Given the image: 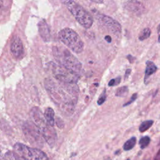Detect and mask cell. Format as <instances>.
Here are the masks:
<instances>
[{
	"mask_svg": "<svg viewBox=\"0 0 160 160\" xmlns=\"http://www.w3.org/2000/svg\"><path fill=\"white\" fill-rule=\"evenodd\" d=\"M46 79L45 87L53 101L62 111L71 114L77 103L79 88L76 83H66Z\"/></svg>",
	"mask_w": 160,
	"mask_h": 160,
	"instance_id": "obj_1",
	"label": "cell"
},
{
	"mask_svg": "<svg viewBox=\"0 0 160 160\" xmlns=\"http://www.w3.org/2000/svg\"><path fill=\"white\" fill-rule=\"evenodd\" d=\"M53 53L58 64L80 75L82 71V65L68 49L62 46H54L53 48Z\"/></svg>",
	"mask_w": 160,
	"mask_h": 160,
	"instance_id": "obj_2",
	"label": "cell"
},
{
	"mask_svg": "<svg viewBox=\"0 0 160 160\" xmlns=\"http://www.w3.org/2000/svg\"><path fill=\"white\" fill-rule=\"evenodd\" d=\"M31 116L34 124L42 134L43 138L50 146H53L57 139L56 132L53 126H50L47 123L45 116L37 107L31 110Z\"/></svg>",
	"mask_w": 160,
	"mask_h": 160,
	"instance_id": "obj_3",
	"label": "cell"
},
{
	"mask_svg": "<svg viewBox=\"0 0 160 160\" xmlns=\"http://www.w3.org/2000/svg\"><path fill=\"white\" fill-rule=\"evenodd\" d=\"M62 2L67 7L80 25L86 29H89L92 26L93 16L83 6L76 3L74 0H62Z\"/></svg>",
	"mask_w": 160,
	"mask_h": 160,
	"instance_id": "obj_4",
	"label": "cell"
},
{
	"mask_svg": "<svg viewBox=\"0 0 160 160\" xmlns=\"http://www.w3.org/2000/svg\"><path fill=\"white\" fill-rule=\"evenodd\" d=\"M58 38L73 52L79 54L84 50V43L79 34L73 30L66 28L60 31Z\"/></svg>",
	"mask_w": 160,
	"mask_h": 160,
	"instance_id": "obj_5",
	"label": "cell"
},
{
	"mask_svg": "<svg viewBox=\"0 0 160 160\" xmlns=\"http://www.w3.org/2000/svg\"><path fill=\"white\" fill-rule=\"evenodd\" d=\"M52 64V72L56 80L66 83H77L80 75L59 64Z\"/></svg>",
	"mask_w": 160,
	"mask_h": 160,
	"instance_id": "obj_6",
	"label": "cell"
},
{
	"mask_svg": "<svg viewBox=\"0 0 160 160\" xmlns=\"http://www.w3.org/2000/svg\"><path fill=\"white\" fill-rule=\"evenodd\" d=\"M14 150L23 159H32V160H40L47 159L46 154L37 148H33L28 147L22 143H16L14 146Z\"/></svg>",
	"mask_w": 160,
	"mask_h": 160,
	"instance_id": "obj_7",
	"label": "cell"
},
{
	"mask_svg": "<svg viewBox=\"0 0 160 160\" xmlns=\"http://www.w3.org/2000/svg\"><path fill=\"white\" fill-rule=\"evenodd\" d=\"M96 19L100 25L111 33L118 35L122 33V28L121 25L111 17L105 14H98L96 15Z\"/></svg>",
	"mask_w": 160,
	"mask_h": 160,
	"instance_id": "obj_8",
	"label": "cell"
},
{
	"mask_svg": "<svg viewBox=\"0 0 160 160\" xmlns=\"http://www.w3.org/2000/svg\"><path fill=\"white\" fill-rule=\"evenodd\" d=\"M23 131L30 142L38 146L39 145H43V135L36 125L26 124L24 126Z\"/></svg>",
	"mask_w": 160,
	"mask_h": 160,
	"instance_id": "obj_9",
	"label": "cell"
},
{
	"mask_svg": "<svg viewBox=\"0 0 160 160\" xmlns=\"http://www.w3.org/2000/svg\"><path fill=\"white\" fill-rule=\"evenodd\" d=\"M11 51L16 58H20L24 53L23 45L21 39L16 36L12 40L11 44Z\"/></svg>",
	"mask_w": 160,
	"mask_h": 160,
	"instance_id": "obj_10",
	"label": "cell"
},
{
	"mask_svg": "<svg viewBox=\"0 0 160 160\" xmlns=\"http://www.w3.org/2000/svg\"><path fill=\"white\" fill-rule=\"evenodd\" d=\"M125 5L127 10L133 12H141L144 9L143 5L135 0H127Z\"/></svg>",
	"mask_w": 160,
	"mask_h": 160,
	"instance_id": "obj_11",
	"label": "cell"
},
{
	"mask_svg": "<svg viewBox=\"0 0 160 160\" xmlns=\"http://www.w3.org/2000/svg\"><path fill=\"white\" fill-rule=\"evenodd\" d=\"M146 70H145V83L147 84L148 83V79L151 75L154 74L158 68L155 64L151 61H147L146 62Z\"/></svg>",
	"mask_w": 160,
	"mask_h": 160,
	"instance_id": "obj_12",
	"label": "cell"
},
{
	"mask_svg": "<svg viewBox=\"0 0 160 160\" xmlns=\"http://www.w3.org/2000/svg\"><path fill=\"white\" fill-rule=\"evenodd\" d=\"M38 26H39L40 34H41V36L43 37V38L45 40V41H48V40L50 39V30L48 25L46 24L45 20L40 22L39 23Z\"/></svg>",
	"mask_w": 160,
	"mask_h": 160,
	"instance_id": "obj_13",
	"label": "cell"
},
{
	"mask_svg": "<svg viewBox=\"0 0 160 160\" xmlns=\"http://www.w3.org/2000/svg\"><path fill=\"white\" fill-rule=\"evenodd\" d=\"M45 118L47 123L51 126L54 125V111L51 108H47L45 110Z\"/></svg>",
	"mask_w": 160,
	"mask_h": 160,
	"instance_id": "obj_14",
	"label": "cell"
},
{
	"mask_svg": "<svg viewBox=\"0 0 160 160\" xmlns=\"http://www.w3.org/2000/svg\"><path fill=\"white\" fill-rule=\"evenodd\" d=\"M136 143V137H132L125 142V143L123 145V150L126 151H130L134 147Z\"/></svg>",
	"mask_w": 160,
	"mask_h": 160,
	"instance_id": "obj_15",
	"label": "cell"
},
{
	"mask_svg": "<svg viewBox=\"0 0 160 160\" xmlns=\"http://www.w3.org/2000/svg\"><path fill=\"white\" fill-rule=\"evenodd\" d=\"M154 123V122L153 120H146V121L143 122L139 126V130L141 133H143L146 131L148 130H149Z\"/></svg>",
	"mask_w": 160,
	"mask_h": 160,
	"instance_id": "obj_16",
	"label": "cell"
},
{
	"mask_svg": "<svg viewBox=\"0 0 160 160\" xmlns=\"http://www.w3.org/2000/svg\"><path fill=\"white\" fill-rule=\"evenodd\" d=\"M129 91V88L127 86H122L119 88H118L117 91H116L115 93V96H118V97H125Z\"/></svg>",
	"mask_w": 160,
	"mask_h": 160,
	"instance_id": "obj_17",
	"label": "cell"
},
{
	"mask_svg": "<svg viewBox=\"0 0 160 160\" xmlns=\"http://www.w3.org/2000/svg\"><path fill=\"white\" fill-rule=\"evenodd\" d=\"M150 142H151V139L149 136H143V138L140 139L139 142L140 148H141L142 150L145 149L146 147L148 146V145L150 143Z\"/></svg>",
	"mask_w": 160,
	"mask_h": 160,
	"instance_id": "obj_18",
	"label": "cell"
},
{
	"mask_svg": "<svg viewBox=\"0 0 160 160\" xmlns=\"http://www.w3.org/2000/svg\"><path fill=\"white\" fill-rule=\"evenodd\" d=\"M151 33V30L149 28H146L144 30H143L141 33H140L138 38L140 41H144V40L150 38Z\"/></svg>",
	"mask_w": 160,
	"mask_h": 160,
	"instance_id": "obj_19",
	"label": "cell"
},
{
	"mask_svg": "<svg viewBox=\"0 0 160 160\" xmlns=\"http://www.w3.org/2000/svg\"><path fill=\"white\" fill-rule=\"evenodd\" d=\"M4 159H23L22 157H20L17 153L14 152H8L5 157Z\"/></svg>",
	"mask_w": 160,
	"mask_h": 160,
	"instance_id": "obj_20",
	"label": "cell"
},
{
	"mask_svg": "<svg viewBox=\"0 0 160 160\" xmlns=\"http://www.w3.org/2000/svg\"><path fill=\"white\" fill-rule=\"evenodd\" d=\"M106 98H107V96H106V89L104 90V91L102 93L101 95L99 96V98H98V100L97 102V103L98 105H102V104H103L105 101L106 100Z\"/></svg>",
	"mask_w": 160,
	"mask_h": 160,
	"instance_id": "obj_21",
	"label": "cell"
},
{
	"mask_svg": "<svg viewBox=\"0 0 160 160\" xmlns=\"http://www.w3.org/2000/svg\"><path fill=\"white\" fill-rule=\"evenodd\" d=\"M122 81V78L121 76H118L116 78L111 79L110 82L108 83V86H114L116 85H118Z\"/></svg>",
	"mask_w": 160,
	"mask_h": 160,
	"instance_id": "obj_22",
	"label": "cell"
},
{
	"mask_svg": "<svg viewBox=\"0 0 160 160\" xmlns=\"http://www.w3.org/2000/svg\"><path fill=\"white\" fill-rule=\"evenodd\" d=\"M137 97H138V94H137V93H134V94L131 96V99H130V101L128 102L127 103H126L123 105V106L125 107V106H127L131 105L132 103H133V102L135 101V100H136V98H137Z\"/></svg>",
	"mask_w": 160,
	"mask_h": 160,
	"instance_id": "obj_23",
	"label": "cell"
},
{
	"mask_svg": "<svg viewBox=\"0 0 160 160\" xmlns=\"http://www.w3.org/2000/svg\"><path fill=\"white\" fill-rule=\"evenodd\" d=\"M131 72V69H128L126 71V73H125V79H127L130 74Z\"/></svg>",
	"mask_w": 160,
	"mask_h": 160,
	"instance_id": "obj_24",
	"label": "cell"
},
{
	"mask_svg": "<svg viewBox=\"0 0 160 160\" xmlns=\"http://www.w3.org/2000/svg\"><path fill=\"white\" fill-rule=\"evenodd\" d=\"M90 1L98 4H102L104 2V0H90Z\"/></svg>",
	"mask_w": 160,
	"mask_h": 160,
	"instance_id": "obj_25",
	"label": "cell"
},
{
	"mask_svg": "<svg viewBox=\"0 0 160 160\" xmlns=\"http://www.w3.org/2000/svg\"><path fill=\"white\" fill-rule=\"evenodd\" d=\"M105 40L108 43H111L112 42V38L110 36L108 35V36H105Z\"/></svg>",
	"mask_w": 160,
	"mask_h": 160,
	"instance_id": "obj_26",
	"label": "cell"
},
{
	"mask_svg": "<svg viewBox=\"0 0 160 160\" xmlns=\"http://www.w3.org/2000/svg\"><path fill=\"white\" fill-rule=\"evenodd\" d=\"M4 6V0H0V12H1Z\"/></svg>",
	"mask_w": 160,
	"mask_h": 160,
	"instance_id": "obj_27",
	"label": "cell"
},
{
	"mask_svg": "<svg viewBox=\"0 0 160 160\" xmlns=\"http://www.w3.org/2000/svg\"><path fill=\"white\" fill-rule=\"evenodd\" d=\"M127 58H128V59L129 60V62L131 63H132L133 62L132 61V59H134V57H133L131 55H130V54H129V55H128L127 56Z\"/></svg>",
	"mask_w": 160,
	"mask_h": 160,
	"instance_id": "obj_28",
	"label": "cell"
},
{
	"mask_svg": "<svg viewBox=\"0 0 160 160\" xmlns=\"http://www.w3.org/2000/svg\"><path fill=\"white\" fill-rule=\"evenodd\" d=\"M155 159H160V150H159V152L157 153V154H156V156Z\"/></svg>",
	"mask_w": 160,
	"mask_h": 160,
	"instance_id": "obj_29",
	"label": "cell"
},
{
	"mask_svg": "<svg viewBox=\"0 0 160 160\" xmlns=\"http://www.w3.org/2000/svg\"><path fill=\"white\" fill-rule=\"evenodd\" d=\"M157 30H158V32L159 33L160 32V24L158 25V28H157Z\"/></svg>",
	"mask_w": 160,
	"mask_h": 160,
	"instance_id": "obj_30",
	"label": "cell"
},
{
	"mask_svg": "<svg viewBox=\"0 0 160 160\" xmlns=\"http://www.w3.org/2000/svg\"><path fill=\"white\" fill-rule=\"evenodd\" d=\"M0 159H3V156H2V151H0Z\"/></svg>",
	"mask_w": 160,
	"mask_h": 160,
	"instance_id": "obj_31",
	"label": "cell"
},
{
	"mask_svg": "<svg viewBox=\"0 0 160 160\" xmlns=\"http://www.w3.org/2000/svg\"><path fill=\"white\" fill-rule=\"evenodd\" d=\"M158 42L159 43H160V35H159V37H158Z\"/></svg>",
	"mask_w": 160,
	"mask_h": 160,
	"instance_id": "obj_32",
	"label": "cell"
}]
</instances>
